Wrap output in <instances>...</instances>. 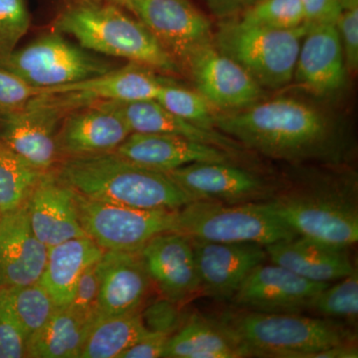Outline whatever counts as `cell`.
Masks as SVG:
<instances>
[{"mask_svg":"<svg viewBox=\"0 0 358 358\" xmlns=\"http://www.w3.org/2000/svg\"><path fill=\"white\" fill-rule=\"evenodd\" d=\"M214 129L266 157L292 162H338L348 147L338 117L293 96L261 100L245 109L216 114Z\"/></svg>","mask_w":358,"mask_h":358,"instance_id":"6da1fadb","label":"cell"},{"mask_svg":"<svg viewBox=\"0 0 358 358\" xmlns=\"http://www.w3.org/2000/svg\"><path fill=\"white\" fill-rule=\"evenodd\" d=\"M55 171L74 192L106 203L178 210L197 200L166 173L134 164L115 152L66 157Z\"/></svg>","mask_w":358,"mask_h":358,"instance_id":"7a4b0ae2","label":"cell"},{"mask_svg":"<svg viewBox=\"0 0 358 358\" xmlns=\"http://www.w3.org/2000/svg\"><path fill=\"white\" fill-rule=\"evenodd\" d=\"M54 31L99 55L126 59L159 73L179 72L178 63L145 26L109 2L76 0L59 14Z\"/></svg>","mask_w":358,"mask_h":358,"instance_id":"3957f363","label":"cell"},{"mask_svg":"<svg viewBox=\"0 0 358 358\" xmlns=\"http://www.w3.org/2000/svg\"><path fill=\"white\" fill-rule=\"evenodd\" d=\"M244 357L308 358L331 346L352 343L355 334L329 319L296 313L241 310L217 320Z\"/></svg>","mask_w":358,"mask_h":358,"instance_id":"277c9868","label":"cell"},{"mask_svg":"<svg viewBox=\"0 0 358 358\" xmlns=\"http://www.w3.org/2000/svg\"><path fill=\"white\" fill-rule=\"evenodd\" d=\"M308 29V23L296 29L278 30L228 18L218 25L212 43L242 66L263 89H280L294 80Z\"/></svg>","mask_w":358,"mask_h":358,"instance_id":"5b68a950","label":"cell"},{"mask_svg":"<svg viewBox=\"0 0 358 358\" xmlns=\"http://www.w3.org/2000/svg\"><path fill=\"white\" fill-rule=\"evenodd\" d=\"M176 232L192 239L264 247L296 236L268 201L226 204L195 200L176 211Z\"/></svg>","mask_w":358,"mask_h":358,"instance_id":"8992f818","label":"cell"},{"mask_svg":"<svg viewBox=\"0 0 358 358\" xmlns=\"http://www.w3.org/2000/svg\"><path fill=\"white\" fill-rule=\"evenodd\" d=\"M35 88L62 86L105 74L117 66L57 31L40 36L0 60Z\"/></svg>","mask_w":358,"mask_h":358,"instance_id":"52a82bcc","label":"cell"},{"mask_svg":"<svg viewBox=\"0 0 358 358\" xmlns=\"http://www.w3.org/2000/svg\"><path fill=\"white\" fill-rule=\"evenodd\" d=\"M268 203L296 236L348 248L358 240V212L336 192L301 190L274 195Z\"/></svg>","mask_w":358,"mask_h":358,"instance_id":"ba28073f","label":"cell"},{"mask_svg":"<svg viewBox=\"0 0 358 358\" xmlns=\"http://www.w3.org/2000/svg\"><path fill=\"white\" fill-rule=\"evenodd\" d=\"M75 199L82 229L103 251H141L157 235L176 232L178 210L106 203L76 192Z\"/></svg>","mask_w":358,"mask_h":358,"instance_id":"9c48e42d","label":"cell"},{"mask_svg":"<svg viewBox=\"0 0 358 358\" xmlns=\"http://www.w3.org/2000/svg\"><path fill=\"white\" fill-rule=\"evenodd\" d=\"M65 115L48 96H36L25 107L0 114V140L38 171H53L62 160L57 136Z\"/></svg>","mask_w":358,"mask_h":358,"instance_id":"30bf717a","label":"cell"},{"mask_svg":"<svg viewBox=\"0 0 358 358\" xmlns=\"http://www.w3.org/2000/svg\"><path fill=\"white\" fill-rule=\"evenodd\" d=\"M157 73L145 66L129 62L124 67L115 68L105 74L76 83L38 89V95L48 96L66 115L72 110L112 101L155 100L167 79Z\"/></svg>","mask_w":358,"mask_h":358,"instance_id":"8fae6325","label":"cell"},{"mask_svg":"<svg viewBox=\"0 0 358 358\" xmlns=\"http://www.w3.org/2000/svg\"><path fill=\"white\" fill-rule=\"evenodd\" d=\"M129 9L174 60L186 63L200 47L212 43L208 18L189 0H128Z\"/></svg>","mask_w":358,"mask_h":358,"instance_id":"7c38bea8","label":"cell"},{"mask_svg":"<svg viewBox=\"0 0 358 358\" xmlns=\"http://www.w3.org/2000/svg\"><path fill=\"white\" fill-rule=\"evenodd\" d=\"M185 64L189 68L196 91L214 109L233 112L262 100V87L213 43L200 47Z\"/></svg>","mask_w":358,"mask_h":358,"instance_id":"4fadbf2b","label":"cell"},{"mask_svg":"<svg viewBox=\"0 0 358 358\" xmlns=\"http://www.w3.org/2000/svg\"><path fill=\"white\" fill-rule=\"evenodd\" d=\"M166 173L197 200L239 204L268 201L274 196L265 179L232 162H195Z\"/></svg>","mask_w":358,"mask_h":358,"instance_id":"5bb4252c","label":"cell"},{"mask_svg":"<svg viewBox=\"0 0 358 358\" xmlns=\"http://www.w3.org/2000/svg\"><path fill=\"white\" fill-rule=\"evenodd\" d=\"M329 284L305 279L277 264H260L242 282L233 298L241 310L296 313L310 308L313 299Z\"/></svg>","mask_w":358,"mask_h":358,"instance_id":"9a60e30c","label":"cell"},{"mask_svg":"<svg viewBox=\"0 0 358 358\" xmlns=\"http://www.w3.org/2000/svg\"><path fill=\"white\" fill-rule=\"evenodd\" d=\"M190 240L200 291L219 301L231 300L250 273L268 258L262 245Z\"/></svg>","mask_w":358,"mask_h":358,"instance_id":"2e32d148","label":"cell"},{"mask_svg":"<svg viewBox=\"0 0 358 358\" xmlns=\"http://www.w3.org/2000/svg\"><path fill=\"white\" fill-rule=\"evenodd\" d=\"M348 74L336 24H308L294 68L296 84L313 95L331 98L345 89Z\"/></svg>","mask_w":358,"mask_h":358,"instance_id":"e0dca14e","label":"cell"},{"mask_svg":"<svg viewBox=\"0 0 358 358\" xmlns=\"http://www.w3.org/2000/svg\"><path fill=\"white\" fill-rule=\"evenodd\" d=\"M152 282L166 300L179 303L200 291V279L189 237L166 232L150 239L141 250Z\"/></svg>","mask_w":358,"mask_h":358,"instance_id":"ac0fdd59","label":"cell"},{"mask_svg":"<svg viewBox=\"0 0 358 358\" xmlns=\"http://www.w3.org/2000/svg\"><path fill=\"white\" fill-rule=\"evenodd\" d=\"M25 205L33 232L48 248L86 236L78 218L75 192L55 169L43 173Z\"/></svg>","mask_w":358,"mask_h":358,"instance_id":"d6986e66","label":"cell"},{"mask_svg":"<svg viewBox=\"0 0 358 358\" xmlns=\"http://www.w3.org/2000/svg\"><path fill=\"white\" fill-rule=\"evenodd\" d=\"M131 134L121 115L101 103L72 110L59 128V152L66 157L115 152Z\"/></svg>","mask_w":358,"mask_h":358,"instance_id":"ffe728a7","label":"cell"},{"mask_svg":"<svg viewBox=\"0 0 358 358\" xmlns=\"http://www.w3.org/2000/svg\"><path fill=\"white\" fill-rule=\"evenodd\" d=\"M48 247L33 232L26 205L0 217V281L3 288L39 282Z\"/></svg>","mask_w":358,"mask_h":358,"instance_id":"44dd1931","label":"cell"},{"mask_svg":"<svg viewBox=\"0 0 358 358\" xmlns=\"http://www.w3.org/2000/svg\"><path fill=\"white\" fill-rule=\"evenodd\" d=\"M96 271L100 278L96 317L140 310L152 282L141 251H103Z\"/></svg>","mask_w":358,"mask_h":358,"instance_id":"7402d4cb","label":"cell"},{"mask_svg":"<svg viewBox=\"0 0 358 358\" xmlns=\"http://www.w3.org/2000/svg\"><path fill=\"white\" fill-rule=\"evenodd\" d=\"M115 152L134 164L164 173L195 162H231L234 155L181 136L143 133L129 134Z\"/></svg>","mask_w":358,"mask_h":358,"instance_id":"603a6c76","label":"cell"},{"mask_svg":"<svg viewBox=\"0 0 358 358\" xmlns=\"http://www.w3.org/2000/svg\"><path fill=\"white\" fill-rule=\"evenodd\" d=\"M271 262L317 282L338 281L352 274L355 268L343 247L320 243L296 236L265 246Z\"/></svg>","mask_w":358,"mask_h":358,"instance_id":"cb8c5ba5","label":"cell"},{"mask_svg":"<svg viewBox=\"0 0 358 358\" xmlns=\"http://www.w3.org/2000/svg\"><path fill=\"white\" fill-rule=\"evenodd\" d=\"M100 103L121 115L131 133L171 134L221 148L233 155L244 148L217 129L203 128L181 119L155 100Z\"/></svg>","mask_w":358,"mask_h":358,"instance_id":"d4e9b609","label":"cell"},{"mask_svg":"<svg viewBox=\"0 0 358 358\" xmlns=\"http://www.w3.org/2000/svg\"><path fill=\"white\" fill-rule=\"evenodd\" d=\"M103 250L88 236L73 238L49 247L39 282L57 308L69 306L80 275L100 260Z\"/></svg>","mask_w":358,"mask_h":358,"instance_id":"484cf974","label":"cell"},{"mask_svg":"<svg viewBox=\"0 0 358 358\" xmlns=\"http://www.w3.org/2000/svg\"><path fill=\"white\" fill-rule=\"evenodd\" d=\"M92 324L68 307L56 308L46 324L27 339L26 357L80 358Z\"/></svg>","mask_w":358,"mask_h":358,"instance_id":"4316f807","label":"cell"},{"mask_svg":"<svg viewBox=\"0 0 358 358\" xmlns=\"http://www.w3.org/2000/svg\"><path fill=\"white\" fill-rule=\"evenodd\" d=\"M164 357L238 358L244 355L217 320L193 317L169 338Z\"/></svg>","mask_w":358,"mask_h":358,"instance_id":"83f0119b","label":"cell"},{"mask_svg":"<svg viewBox=\"0 0 358 358\" xmlns=\"http://www.w3.org/2000/svg\"><path fill=\"white\" fill-rule=\"evenodd\" d=\"M148 331L140 310L96 317L80 358H120Z\"/></svg>","mask_w":358,"mask_h":358,"instance_id":"f1b7e54d","label":"cell"},{"mask_svg":"<svg viewBox=\"0 0 358 358\" xmlns=\"http://www.w3.org/2000/svg\"><path fill=\"white\" fill-rule=\"evenodd\" d=\"M0 299L13 313L27 339L46 324L57 308L39 282L2 288Z\"/></svg>","mask_w":358,"mask_h":358,"instance_id":"f546056e","label":"cell"},{"mask_svg":"<svg viewBox=\"0 0 358 358\" xmlns=\"http://www.w3.org/2000/svg\"><path fill=\"white\" fill-rule=\"evenodd\" d=\"M43 173L0 140V215L24 205Z\"/></svg>","mask_w":358,"mask_h":358,"instance_id":"4dcf8cb0","label":"cell"},{"mask_svg":"<svg viewBox=\"0 0 358 358\" xmlns=\"http://www.w3.org/2000/svg\"><path fill=\"white\" fill-rule=\"evenodd\" d=\"M155 101L181 119L203 128L214 129V108L196 90L185 88L167 78Z\"/></svg>","mask_w":358,"mask_h":358,"instance_id":"1f68e13d","label":"cell"},{"mask_svg":"<svg viewBox=\"0 0 358 358\" xmlns=\"http://www.w3.org/2000/svg\"><path fill=\"white\" fill-rule=\"evenodd\" d=\"M310 308L327 319L355 322L358 315L357 270L320 291Z\"/></svg>","mask_w":358,"mask_h":358,"instance_id":"d6a6232c","label":"cell"},{"mask_svg":"<svg viewBox=\"0 0 358 358\" xmlns=\"http://www.w3.org/2000/svg\"><path fill=\"white\" fill-rule=\"evenodd\" d=\"M243 10L241 20L271 29H296L307 23L300 0H259Z\"/></svg>","mask_w":358,"mask_h":358,"instance_id":"836d02e7","label":"cell"},{"mask_svg":"<svg viewBox=\"0 0 358 358\" xmlns=\"http://www.w3.org/2000/svg\"><path fill=\"white\" fill-rule=\"evenodd\" d=\"M25 0H0V60L13 53L30 27Z\"/></svg>","mask_w":358,"mask_h":358,"instance_id":"e575fe53","label":"cell"},{"mask_svg":"<svg viewBox=\"0 0 358 358\" xmlns=\"http://www.w3.org/2000/svg\"><path fill=\"white\" fill-rule=\"evenodd\" d=\"M99 296L100 278L95 263L80 275L68 308L84 319L94 322L98 315Z\"/></svg>","mask_w":358,"mask_h":358,"instance_id":"d590c367","label":"cell"},{"mask_svg":"<svg viewBox=\"0 0 358 358\" xmlns=\"http://www.w3.org/2000/svg\"><path fill=\"white\" fill-rule=\"evenodd\" d=\"M36 96L38 88L0 65V114L21 109Z\"/></svg>","mask_w":358,"mask_h":358,"instance_id":"8d00e7d4","label":"cell"},{"mask_svg":"<svg viewBox=\"0 0 358 358\" xmlns=\"http://www.w3.org/2000/svg\"><path fill=\"white\" fill-rule=\"evenodd\" d=\"M27 338L0 299V358L26 357Z\"/></svg>","mask_w":358,"mask_h":358,"instance_id":"74e56055","label":"cell"},{"mask_svg":"<svg viewBox=\"0 0 358 358\" xmlns=\"http://www.w3.org/2000/svg\"><path fill=\"white\" fill-rule=\"evenodd\" d=\"M348 73L358 69V8L341 11L336 22Z\"/></svg>","mask_w":358,"mask_h":358,"instance_id":"f35d334b","label":"cell"},{"mask_svg":"<svg viewBox=\"0 0 358 358\" xmlns=\"http://www.w3.org/2000/svg\"><path fill=\"white\" fill-rule=\"evenodd\" d=\"M174 305L176 303L164 299L141 313L143 324L148 331L166 334L169 336L176 333L181 327L180 315Z\"/></svg>","mask_w":358,"mask_h":358,"instance_id":"ab89813d","label":"cell"},{"mask_svg":"<svg viewBox=\"0 0 358 358\" xmlns=\"http://www.w3.org/2000/svg\"><path fill=\"white\" fill-rule=\"evenodd\" d=\"M308 24H336L341 15L339 0H300Z\"/></svg>","mask_w":358,"mask_h":358,"instance_id":"60d3db41","label":"cell"},{"mask_svg":"<svg viewBox=\"0 0 358 358\" xmlns=\"http://www.w3.org/2000/svg\"><path fill=\"white\" fill-rule=\"evenodd\" d=\"M171 336L157 331H148L120 358H159L164 357L167 341Z\"/></svg>","mask_w":358,"mask_h":358,"instance_id":"b9f144b4","label":"cell"},{"mask_svg":"<svg viewBox=\"0 0 358 358\" xmlns=\"http://www.w3.org/2000/svg\"><path fill=\"white\" fill-rule=\"evenodd\" d=\"M210 13L221 20L232 18L244 9V0H202Z\"/></svg>","mask_w":358,"mask_h":358,"instance_id":"7bdbcfd3","label":"cell"},{"mask_svg":"<svg viewBox=\"0 0 358 358\" xmlns=\"http://www.w3.org/2000/svg\"><path fill=\"white\" fill-rule=\"evenodd\" d=\"M358 348L352 343H343L331 346L326 350H320V352L313 353L308 358H357Z\"/></svg>","mask_w":358,"mask_h":358,"instance_id":"ee69618b","label":"cell"},{"mask_svg":"<svg viewBox=\"0 0 358 358\" xmlns=\"http://www.w3.org/2000/svg\"><path fill=\"white\" fill-rule=\"evenodd\" d=\"M339 2L343 10L358 8V0H339Z\"/></svg>","mask_w":358,"mask_h":358,"instance_id":"f6af8a7d","label":"cell"},{"mask_svg":"<svg viewBox=\"0 0 358 358\" xmlns=\"http://www.w3.org/2000/svg\"><path fill=\"white\" fill-rule=\"evenodd\" d=\"M93 1L109 2V3L115 4V6L120 7H124V4L127 3V1H128V0H93Z\"/></svg>","mask_w":358,"mask_h":358,"instance_id":"bcb514c9","label":"cell"},{"mask_svg":"<svg viewBox=\"0 0 358 358\" xmlns=\"http://www.w3.org/2000/svg\"><path fill=\"white\" fill-rule=\"evenodd\" d=\"M257 1H259V0H244V8L245 7L252 6V4L255 3Z\"/></svg>","mask_w":358,"mask_h":358,"instance_id":"7dc6e473","label":"cell"},{"mask_svg":"<svg viewBox=\"0 0 358 358\" xmlns=\"http://www.w3.org/2000/svg\"><path fill=\"white\" fill-rule=\"evenodd\" d=\"M2 288H3V287H2L1 281H0V292H1Z\"/></svg>","mask_w":358,"mask_h":358,"instance_id":"c3c4849f","label":"cell"},{"mask_svg":"<svg viewBox=\"0 0 358 358\" xmlns=\"http://www.w3.org/2000/svg\"><path fill=\"white\" fill-rule=\"evenodd\" d=\"M0 217H1V215H0Z\"/></svg>","mask_w":358,"mask_h":358,"instance_id":"681fc988","label":"cell"}]
</instances>
